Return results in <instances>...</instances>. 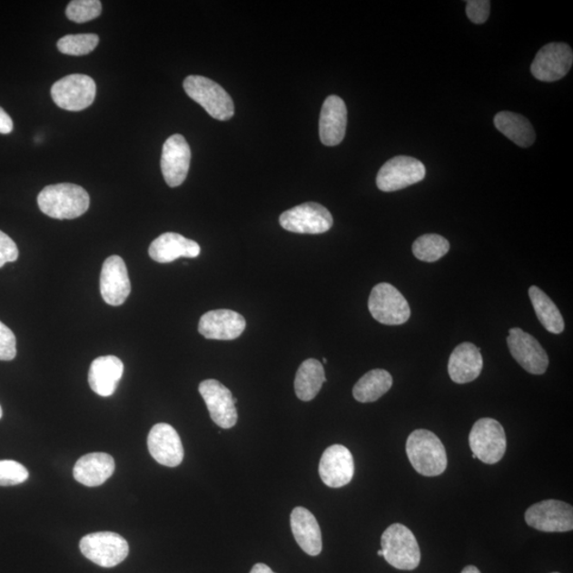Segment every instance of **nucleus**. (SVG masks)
Masks as SVG:
<instances>
[{
    "mask_svg": "<svg viewBox=\"0 0 573 573\" xmlns=\"http://www.w3.org/2000/svg\"><path fill=\"white\" fill-rule=\"evenodd\" d=\"M80 550L93 563L112 568L127 558L129 544L117 533L97 532L87 534L81 539Z\"/></svg>",
    "mask_w": 573,
    "mask_h": 573,
    "instance_id": "0eeeda50",
    "label": "nucleus"
},
{
    "mask_svg": "<svg viewBox=\"0 0 573 573\" xmlns=\"http://www.w3.org/2000/svg\"><path fill=\"white\" fill-rule=\"evenodd\" d=\"M319 474L327 487L339 489L348 486L355 474L351 452L343 445L329 447L321 458Z\"/></svg>",
    "mask_w": 573,
    "mask_h": 573,
    "instance_id": "dca6fc26",
    "label": "nucleus"
},
{
    "mask_svg": "<svg viewBox=\"0 0 573 573\" xmlns=\"http://www.w3.org/2000/svg\"><path fill=\"white\" fill-rule=\"evenodd\" d=\"M16 357V339L14 331L0 322V361H11Z\"/></svg>",
    "mask_w": 573,
    "mask_h": 573,
    "instance_id": "72a5a7b5",
    "label": "nucleus"
},
{
    "mask_svg": "<svg viewBox=\"0 0 573 573\" xmlns=\"http://www.w3.org/2000/svg\"><path fill=\"white\" fill-rule=\"evenodd\" d=\"M529 297L534 307L535 313L539 320L541 325L548 331L559 335L565 329V322L558 306L553 301L537 286L529 289Z\"/></svg>",
    "mask_w": 573,
    "mask_h": 573,
    "instance_id": "c85d7f7f",
    "label": "nucleus"
},
{
    "mask_svg": "<svg viewBox=\"0 0 573 573\" xmlns=\"http://www.w3.org/2000/svg\"><path fill=\"white\" fill-rule=\"evenodd\" d=\"M280 223L283 229L297 234H323L331 229V213L323 205L307 203L282 212Z\"/></svg>",
    "mask_w": 573,
    "mask_h": 573,
    "instance_id": "9b49d317",
    "label": "nucleus"
},
{
    "mask_svg": "<svg viewBox=\"0 0 573 573\" xmlns=\"http://www.w3.org/2000/svg\"><path fill=\"white\" fill-rule=\"evenodd\" d=\"M495 127L521 148L532 146L535 142L534 129L530 122L513 112H500L494 118Z\"/></svg>",
    "mask_w": 573,
    "mask_h": 573,
    "instance_id": "bb28decb",
    "label": "nucleus"
},
{
    "mask_svg": "<svg viewBox=\"0 0 573 573\" xmlns=\"http://www.w3.org/2000/svg\"><path fill=\"white\" fill-rule=\"evenodd\" d=\"M100 292L106 304L121 306L131 292L127 266L117 255L106 258L100 275Z\"/></svg>",
    "mask_w": 573,
    "mask_h": 573,
    "instance_id": "f3484780",
    "label": "nucleus"
},
{
    "mask_svg": "<svg viewBox=\"0 0 573 573\" xmlns=\"http://www.w3.org/2000/svg\"><path fill=\"white\" fill-rule=\"evenodd\" d=\"M426 176L424 163L411 156H395L377 174L376 184L381 192L392 193L417 184Z\"/></svg>",
    "mask_w": 573,
    "mask_h": 573,
    "instance_id": "1a4fd4ad",
    "label": "nucleus"
},
{
    "mask_svg": "<svg viewBox=\"0 0 573 573\" xmlns=\"http://www.w3.org/2000/svg\"><path fill=\"white\" fill-rule=\"evenodd\" d=\"M369 311L378 322L385 325H401L411 316L410 306L391 283H378L369 298Z\"/></svg>",
    "mask_w": 573,
    "mask_h": 573,
    "instance_id": "423d86ee",
    "label": "nucleus"
},
{
    "mask_svg": "<svg viewBox=\"0 0 573 573\" xmlns=\"http://www.w3.org/2000/svg\"><path fill=\"white\" fill-rule=\"evenodd\" d=\"M29 478V471L14 459L0 461V487L18 486Z\"/></svg>",
    "mask_w": 573,
    "mask_h": 573,
    "instance_id": "473e14b6",
    "label": "nucleus"
},
{
    "mask_svg": "<svg viewBox=\"0 0 573 573\" xmlns=\"http://www.w3.org/2000/svg\"><path fill=\"white\" fill-rule=\"evenodd\" d=\"M348 125V109L338 96L327 97L320 116V138L325 146H337L344 140Z\"/></svg>",
    "mask_w": 573,
    "mask_h": 573,
    "instance_id": "aec40b11",
    "label": "nucleus"
},
{
    "mask_svg": "<svg viewBox=\"0 0 573 573\" xmlns=\"http://www.w3.org/2000/svg\"><path fill=\"white\" fill-rule=\"evenodd\" d=\"M123 370L121 359L115 356L99 357L94 359L88 371V383L94 393L109 398L115 393Z\"/></svg>",
    "mask_w": 573,
    "mask_h": 573,
    "instance_id": "4be33fe9",
    "label": "nucleus"
},
{
    "mask_svg": "<svg viewBox=\"0 0 573 573\" xmlns=\"http://www.w3.org/2000/svg\"><path fill=\"white\" fill-rule=\"evenodd\" d=\"M14 121L2 106H0V134H9L14 131Z\"/></svg>",
    "mask_w": 573,
    "mask_h": 573,
    "instance_id": "e433bc0d",
    "label": "nucleus"
},
{
    "mask_svg": "<svg viewBox=\"0 0 573 573\" xmlns=\"http://www.w3.org/2000/svg\"><path fill=\"white\" fill-rule=\"evenodd\" d=\"M483 369L481 349L475 344H459L451 352L449 362V374L453 382L463 385L477 380Z\"/></svg>",
    "mask_w": 573,
    "mask_h": 573,
    "instance_id": "412c9836",
    "label": "nucleus"
},
{
    "mask_svg": "<svg viewBox=\"0 0 573 573\" xmlns=\"http://www.w3.org/2000/svg\"><path fill=\"white\" fill-rule=\"evenodd\" d=\"M2 417H3V409L2 407H0V419H2Z\"/></svg>",
    "mask_w": 573,
    "mask_h": 573,
    "instance_id": "a19ab883",
    "label": "nucleus"
},
{
    "mask_svg": "<svg viewBox=\"0 0 573 573\" xmlns=\"http://www.w3.org/2000/svg\"><path fill=\"white\" fill-rule=\"evenodd\" d=\"M461 573H481L475 566H466Z\"/></svg>",
    "mask_w": 573,
    "mask_h": 573,
    "instance_id": "58836bf2",
    "label": "nucleus"
},
{
    "mask_svg": "<svg viewBox=\"0 0 573 573\" xmlns=\"http://www.w3.org/2000/svg\"><path fill=\"white\" fill-rule=\"evenodd\" d=\"M96 92V84L90 75L74 74L55 82L52 97L59 108L79 112L93 104Z\"/></svg>",
    "mask_w": 573,
    "mask_h": 573,
    "instance_id": "6e6552de",
    "label": "nucleus"
},
{
    "mask_svg": "<svg viewBox=\"0 0 573 573\" xmlns=\"http://www.w3.org/2000/svg\"><path fill=\"white\" fill-rule=\"evenodd\" d=\"M184 90L193 102L199 104L218 121H229L234 116V103L222 85L203 75H188L185 79Z\"/></svg>",
    "mask_w": 573,
    "mask_h": 573,
    "instance_id": "7ed1b4c3",
    "label": "nucleus"
},
{
    "mask_svg": "<svg viewBox=\"0 0 573 573\" xmlns=\"http://www.w3.org/2000/svg\"><path fill=\"white\" fill-rule=\"evenodd\" d=\"M247 322L241 313L229 310L212 311L203 314L199 332L211 340H235L242 336Z\"/></svg>",
    "mask_w": 573,
    "mask_h": 573,
    "instance_id": "6ab92c4d",
    "label": "nucleus"
},
{
    "mask_svg": "<svg viewBox=\"0 0 573 573\" xmlns=\"http://www.w3.org/2000/svg\"><path fill=\"white\" fill-rule=\"evenodd\" d=\"M17 258V245L7 234L0 231V268L7 262H15Z\"/></svg>",
    "mask_w": 573,
    "mask_h": 573,
    "instance_id": "c9c22d12",
    "label": "nucleus"
},
{
    "mask_svg": "<svg viewBox=\"0 0 573 573\" xmlns=\"http://www.w3.org/2000/svg\"><path fill=\"white\" fill-rule=\"evenodd\" d=\"M381 550L387 562L400 570L417 569L420 550L417 538L406 526H390L381 537Z\"/></svg>",
    "mask_w": 573,
    "mask_h": 573,
    "instance_id": "20e7f679",
    "label": "nucleus"
},
{
    "mask_svg": "<svg viewBox=\"0 0 573 573\" xmlns=\"http://www.w3.org/2000/svg\"><path fill=\"white\" fill-rule=\"evenodd\" d=\"M200 253L201 248L196 242L176 232H165L157 237L149 248L150 257L160 263L173 262L180 257L196 258Z\"/></svg>",
    "mask_w": 573,
    "mask_h": 573,
    "instance_id": "b1692460",
    "label": "nucleus"
},
{
    "mask_svg": "<svg viewBox=\"0 0 573 573\" xmlns=\"http://www.w3.org/2000/svg\"><path fill=\"white\" fill-rule=\"evenodd\" d=\"M323 362L326 363L327 362V359L323 358Z\"/></svg>",
    "mask_w": 573,
    "mask_h": 573,
    "instance_id": "79ce46f5",
    "label": "nucleus"
},
{
    "mask_svg": "<svg viewBox=\"0 0 573 573\" xmlns=\"http://www.w3.org/2000/svg\"><path fill=\"white\" fill-rule=\"evenodd\" d=\"M103 5L99 0H74L66 8L68 20L74 23H86L102 15Z\"/></svg>",
    "mask_w": 573,
    "mask_h": 573,
    "instance_id": "2f4dec72",
    "label": "nucleus"
},
{
    "mask_svg": "<svg viewBox=\"0 0 573 573\" xmlns=\"http://www.w3.org/2000/svg\"><path fill=\"white\" fill-rule=\"evenodd\" d=\"M148 449L157 463L176 468L184 459L181 438L173 426L161 423L153 427L148 436Z\"/></svg>",
    "mask_w": 573,
    "mask_h": 573,
    "instance_id": "a211bd4d",
    "label": "nucleus"
},
{
    "mask_svg": "<svg viewBox=\"0 0 573 573\" xmlns=\"http://www.w3.org/2000/svg\"><path fill=\"white\" fill-rule=\"evenodd\" d=\"M377 554H378V556H380V557H382V556H383L382 550L378 551V552H377Z\"/></svg>",
    "mask_w": 573,
    "mask_h": 573,
    "instance_id": "ea45409f",
    "label": "nucleus"
},
{
    "mask_svg": "<svg viewBox=\"0 0 573 573\" xmlns=\"http://www.w3.org/2000/svg\"><path fill=\"white\" fill-rule=\"evenodd\" d=\"M325 381L323 364L317 359H307L301 364L295 376V394L301 400L311 401L316 399Z\"/></svg>",
    "mask_w": 573,
    "mask_h": 573,
    "instance_id": "a878e982",
    "label": "nucleus"
},
{
    "mask_svg": "<svg viewBox=\"0 0 573 573\" xmlns=\"http://www.w3.org/2000/svg\"><path fill=\"white\" fill-rule=\"evenodd\" d=\"M97 35H71L61 37L58 42L59 52L67 55H85L98 46Z\"/></svg>",
    "mask_w": 573,
    "mask_h": 573,
    "instance_id": "7c9ffc66",
    "label": "nucleus"
},
{
    "mask_svg": "<svg viewBox=\"0 0 573 573\" xmlns=\"http://www.w3.org/2000/svg\"><path fill=\"white\" fill-rule=\"evenodd\" d=\"M509 351L520 367L533 375L546 373L549 358L543 346L530 333L525 332L519 327L509 330L507 339Z\"/></svg>",
    "mask_w": 573,
    "mask_h": 573,
    "instance_id": "f8f14e48",
    "label": "nucleus"
},
{
    "mask_svg": "<svg viewBox=\"0 0 573 573\" xmlns=\"http://www.w3.org/2000/svg\"><path fill=\"white\" fill-rule=\"evenodd\" d=\"M42 212L54 219H75L84 215L91 201L84 187L61 183L43 189L37 197Z\"/></svg>",
    "mask_w": 573,
    "mask_h": 573,
    "instance_id": "f257e3e1",
    "label": "nucleus"
},
{
    "mask_svg": "<svg viewBox=\"0 0 573 573\" xmlns=\"http://www.w3.org/2000/svg\"><path fill=\"white\" fill-rule=\"evenodd\" d=\"M192 150L185 137L181 134L170 136L163 143L161 168L168 186L178 187L187 178L191 166Z\"/></svg>",
    "mask_w": 573,
    "mask_h": 573,
    "instance_id": "2eb2a0df",
    "label": "nucleus"
},
{
    "mask_svg": "<svg viewBox=\"0 0 573 573\" xmlns=\"http://www.w3.org/2000/svg\"><path fill=\"white\" fill-rule=\"evenodd\" d=\"M250 573H275L269 566L262 563L256 564Z\"/></svg>",
    "mask_w": 573,
    "mask_h": 573,
    "instance_id": "4c0bfd02",
    "label": "nucleus"
},
{
    "mask_svg": "<svg viewBox=\"0 0 573 573\" xmlns=\"http://www.w3.org/2000/svg\"><path fill=\"white\" fill-rule=\"evenodd\" d=\"M490 11V2L489 0H469L466 5V15L469 20L477 25L484 24L488 21Z\"/></svg>",
    "mask_w": 573,
    "mask_h": 573,
    "instance_id": "f704fd0d",
    "label": "nucleus"
},
{
    "mask_svg": "<svg viewBox=\"0 0 573 573\" xmlns=\"http://www.w3.org/2000/svg\"><path fill=\"white\" fill-rule=\"evenodd\" d=\"M115 461L104 452H93L81 457L74 465V477L85 487L94 488L103 484L114 474Z\"/></svg>",
    "mask_w": 573,
    "mask_h": 573,
    "instance_id": "5701e85b",
    "label": "nucleus"
},
{
    "mask_svg": "<svg viewBox=\"0 0 573 573\" xmlns=\"http://www.w3.org/2000/svg\"><path fill=\"white\" fill-rule=\"evenodd\" d=\"M525 520L528 526L546 533H563L573 530V509L559 500H544L527 509Z\"/></svg>",
    "mask_w": 573,
    "mask_h": 573,
    "instance_id": "9d476101",
    "label": "nucleus"
},
{
    "mask_svg": "<svg viewBox=\"0 0 573 573\" xmlns=\"http://www.w3.org/2000/svg\"><path fill=\"white\" fill-rule=\"evenodd\" d=\"M552 573H559V572H552Z\"/></svg>",
    "mask_w": 573,
    "mask_h": 573,
    "instance_id": "37998d69",
    "label": "nucleus"
},
{
    "mask_svg": "<svg viewBox=\"0 0 573 573\" xmlns=\"http://www.w3.org/2000/svg\"><path fill=\"white\" fill-rule=\"evenodd\" d=\"M450 249L449 241L438 234H426L414 242L412 251L420 262H436L444 257Z\"/></svg>",
    "mask_w": 573,
    "mask_h": 573,
    "instance_id": "c756f323",
    "label": "nucleus"
},
{
    "mask_svg": "<svg viewBox=\"0 0 573 573\" xmlns=\"http://www.w3.org/2000/svg\"><path fill=\"white\" fill-rule=\"evenodd\" d=\"M199 392L203 396L213 423L223 430L237 424L238 414L234 398L228 388L215 380L200 383Z\"/></svg>",
    "mask_w": 573,
    "mask_h": 573,
    "instance_id": "4468645a",
    "label": "nucleus"
},
{
    "mask_svg": "<svg viewBox=\"0 0 573 573\" xmlns=\"http://www.w3.org/2000/svg\"><path fill=\"white\" fill-rule=\"evenodd\" d=\"M472 455L481 462L493 465L501 461L507 451L505 430L499 420L484 418L477 420L469 433Z\"/></svg>",
    "mask_w": 573,
    "mask_h": 573,
    "instance_id": "39448f33",
    "label": "nucleus"
},
{
    "mask_svg": "<svg viewBox=\"0 0 573 573\" xmlns=\"http://www.w3.org/2000/svg\"><path fill=\"white\" fill-rule=\"evenodd\" d=\"M406 452L413 469L425 477L442 475L449 464L442 440L430 430L413 431L407 440Z\"/></svg>",
    "mask_w": 573,
    "mask_h": 573,
    "instance_id": "f03ea898",
    "label": "nucleus"
},
{
    "mask_svg": "<svg viewBox=\"0 0 573 573\" xmlns=\"http://www.w3.org/2000/svg\"><path fill=\"white\" fill-rule=\"evenodd\" d=\"M291 525L301 550L311 557L319 556L323 548L322 533L313 514L305 508H295L291 516Z\"/></svg>",
    "mask_w": 573,
    "mask_h": 573,
    "instance_id": "393cba45",
    "label": "nucleus"
},
{
    "mask_svg": "<svg viewBox=\"0 0 573 573\" xmlns=\"http://www.w3.org/2000/svg\"><path fill=\"white\" fill-rule=\"evenodd\" d=\"M573 63L572 49L565 43H550L539 50L531 65L534 78L556 82L569 73Z\"/></svg>",
    "mask_w": 573,
    "mask_h": 573,
    "instance_id": "ddd939ff",
    "label": "nucleus"
},
{
    "mask_svg": "<svg viewBox=\"0 0 573 573\" xmlns=\"http://www.w3.org/2000/svg\"><path fill=\"white\" fill-rule=\"evenodd\" d=\"M393 386V378L386 370H371L356 383L352 395L359 402H374Z\"/></svg>",
    "mask_w": 573,
    "mask_h": 573,
    "instance_id": "cd10ccee",
    "label": "nucleus"
}]
</instances>
